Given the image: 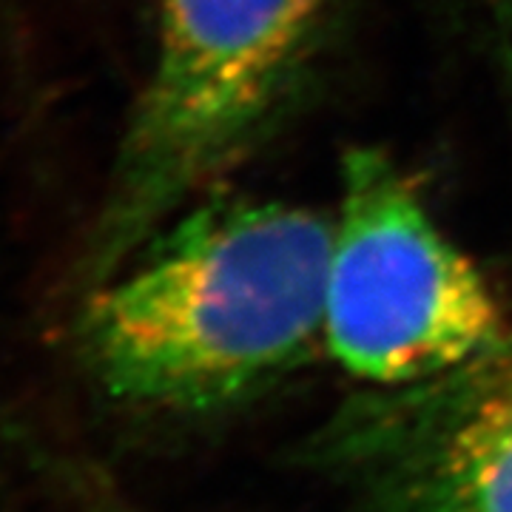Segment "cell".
Returning a JSON list of instances; mask_svg holds the SVG:
<instances>
[{
  "instance_id": "6da1fadb",
  "label": "cell",
  "mask_w": 512,
  "mask_h": 512,
  "mask_svg": "<svg viewBox=\"0 0 512 512\" xmlns=\"http://www.w3.org/2000/svg\"><path fill=\"white\" fill-rule=\"evenodd\" d=\"M330 242L333 222L311 208L202 197L92 285L83 365L134 410L242 402L325 345Z\"/></svg>"
},
{
  "instance_id": "3957f363",
  "label": "cell",
  "mask_w": 512,
  "mask_h": 512,
  "mask_svg": "<svg viewBox=\"0 0 512 512\" xmlns=\"http://www.w3.org/2000/svg\"><path fill=\"white\" fill-rule=\"evenodd\" d=\"M512 311L387 151L342 157L325 348L367 387L430 379L490 348Z\"/></svg>"
},
{
  "instance_id": "5b68a950",
  "label": "cell",
  "mask_w": 512,
  "mask_h": 512,
  "mask_svg": "<svg viewBox=\"0 0 512 512\" xmlns=\"http://www.w3.org/2000/svg\"><path fill=\"white\" fill-rule=\"evenodd\" d=\"M493 52L504 86L512 94V0H439Z\"/></svg>"
},
{
  "instance_id": "8992f818",
  "label": "cell",
  "mask_w": 512,
  "mask_h": 512,
  "mask_svg": "<svg viewBox=\"0 0 512 512\" xmlns=\"http://www.w3.org/2000/svg\"><path fill=\"white\" fill-rule=\"evenodd\" d=\"M83 510L86 512H137L131 510L128 504L123 501H117V498H111V495L103 493H83Z\"/></svg>"
},
{
  "instance_id": "7a4b0ae2",
  "label": "cell",
  "mask_w": 512,
  "mask_h": 512,
  "mask_svg": "<svg viewBox=\"0 0 512 512\" xmlns=\"http://www.w3.org/2000/svg\"><path fill=\"white\" fill-rule=\"evenodd\" d=\"M328 0H157V46L114 154L86 276L97 285L242 163L291 109Z\"/></svg>"
},
{
  "instance_id": "277c9868",
  "label": "cell",
  "mask_w": 512,
  "mask_h": 512,
  "mask_svg": "<svg viewBox=\"0 0 512 512\" xmlns=\"http://www.w3.org/2000/svg\"><path fill=\"white\" fill-rule=\"evenodd\" d=\"M322 453L382 512H512V316L461 365L367 387L330 421Z\"/></svg>"
}]
</instances>
